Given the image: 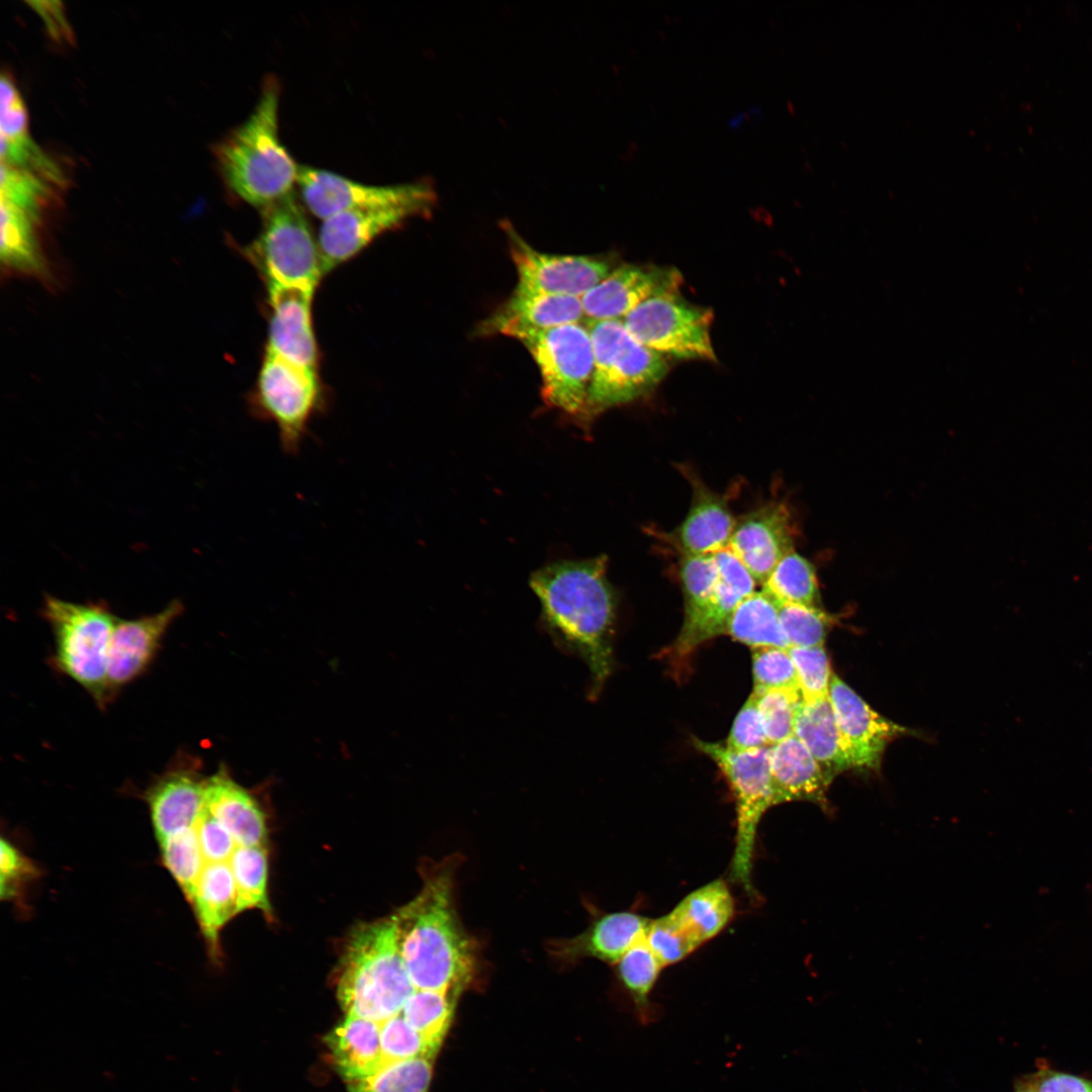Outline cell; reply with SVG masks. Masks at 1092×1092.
<instances>
[{"label": "cell", "mask_w": 1092, "mask_h": 1092, "mask_svg": "<svg viewBox=\"0 0 1092 1092\" xmlns=\"http://www.w3.org/2000/svg\"><path fill=\"white\" fill-rule=\"evenodd\" d=\"M530 585L541 604L543 627L556 645L580 657L597 697L614 665L615 592L607 557L564 560L537 570Z\"/></svg>", "instance_id": "1"}, {"label": "cell", "mask_w": 1092, "mask_h": 1092, "mask_svg": "<svg viewBox=\"0 0 1092 1092\" xmlns=\"http://www.w3.org/2000/svg\"><path fill=\"white\" fill-rule=\"evenodd\" d=\"M456 869L454 856L431 866L420 893L393 914L416 989L459 994L476 972L477 944L460 922L454 902Z\"/></svg>", "instance_id": "2"}, {"label": "cell", "mask_w": 1092, "mask_h": 1092, "mask_svg": "<svg viewBox=\"0 0 1092 1092\" xmlns=\"http://www.w3.org/2000/svg\"><path fill=\"white\" fill-rule=\"evenodd\" d=\"M281 86L266 76L251 114L216 146L214 156L225 186L260 210L291 194L299 166L278 133Z\"/></svg>", "instance_id": "3"}, {"label": "cell", "mask_w": 1092, "mask_h": 1092, "mask_svg": "<svg viewBox=\"0 0 1092 1092\" xmlns=\"http://www.w3.org/2000/svg\"><path fill=\"white\" fill-rule=\"evenodd\" d=\"M415 990L394 915L357 926L346 942L337 977L345 1013L381 1023L399 1014Z\"/></svg>", "instance_id": "4"}, {"label": "cell", "mask_w": 1092, "mask_h": 1092, "mask_svg": "<svg viewBox=\"0 0 1092 1092\" xmlns=\"http://www.w3.org/2000/svg\"><path fill=\"white\" fill-rule=\"evenodd\" d=\"M584 323L594 353L584 416L590 417L646 395L664 378L668 371L665 359L639 343L623 320Z\"/></svg>", "instance_id": "5"}, {"label": "cell", "mask_w": 1092, "mask_h": 1092, "mask_svg": "<svg viewBox=\"0 0 1092 1092\" xmlns=\"http://www.w3.org/2000/svg\"><path fill=\"white\" fill-rule=\"evenodd\" d=\"M41 614L52 627L55 664L77 681L99 706L109 703L107 662L118 621L105 605L78 604L47 595Z\"/></svg>", "instance_id": "6"}, {"label": "cell", "mask_w": 1092, "mask_h": 1092, "mask_svg": "<svg viewBox=\"0 0 1092 1092\" xmlns=\"http://www.w3.org/2000/svg\"><path fill=\"white\" fill-rule=\"evenodd\" d=\"M694 746L708 755L726 778L736 804V835L730 863V880L749 897L756 892L752 869L758 824L774 806L770 782V747L734 751L726 745L693 737Z\"/></svg>", "instance_id": "7"}, {"label": "cell", "mask_w": 1092, "mask_h": 1092, "mask_svg": "<svg viewBox=\"0 0 1092 1092\" xmlns=\"http://www.w3.org/2000/svg\"><path fill=\"white\" fill-rule=\"evenodd\" d=\"M262 229L245 250L267 284L313 291L324 274L315 242L294 192L261 210Z\"/></svg>", "instance_id": "8"}, {"label": "cell", "mask_w": 1092, "mask_h": 1092, "mask_svg": "<svg viewBox=\"0 0 1092 1092\" xmlns=\"http://www.w3.org/2000/svg\"><path fill=\"white\" fill-rule=\"evenodd\" d=\"M584 324L528 331L516 337L539 368L542 396L547 404L581 417L594 369L593 344Z\"/></svg>", "instance_id": "9"}, {"label": "cell", "mask_w": 1092, "mask_h": 1092, "mask_svg": "<svg viewBox=\"0 0 1092 1092\" xmlns=\"http://www.w3.org/2000/svg\"><path fill=\"white\" fill-rule=\"evenodd\" d=\"M316 371L266 352L253 397V412L273 422L283 453L297 455L308 424L321 405Z\"/></svg>", "instance_id": "10"}, {"label": "cell", "mask_w": 1092, "mask_h": 1092, "mask_svg": "<svg viewBox=\"0 0 1092 1092\" xmlns=\"http://www.w3.org/2000/svg\"><path fill=\"white\" fill-rule=\"evenodd\" d=\"M713 311L688 302L679 291L653 296L624 320L643 346L677 359L715 360L711 341Z\"/></svg>", "instance_id": "11"}, {"label": "cell", "mask_w": 1092, "mask_h": 1092, "mask_svg": "<svg viewBox=\"0 0 1092 1092\" xmlns=\"http://www.w3.org/2000/svg\"><path fill=\"white\" fill-rule=\"evenodd\" d=\"M297 185L305 206L323 220L344 210L378 205H412L430 214L437 201L428 181L366 185L310 166H299Z\"/></svg>", "instance_id": "12"}, {"label": "cell", "mask_w": 1092, "mask_h": 1092, "mask_svg": "<svg viewBox=\"0 0 1092 1092\" xmlns=\"http://www.w3.org/2000/svg\"><path fill=\"white\" fill-rule=\"evenodd\" d=\"M503 226L517 269V290L581 297L613 270L607 261L598 258L540 252L509 222Z\"/></svg>", "instance_id": "13"}, {"label": "cell", "mask_w": 1092, "mask_h": 1092, "mask_svg": "<svg viewBox=\"0 0 1092 1092\" xmlns=\"http://www.w3.org/2000/svg\"><path fill=\"white\" fill-rule=\"evenodd\" d=\"M412 205H378L344 210L326 218L318 233L323 273L351 259L380 235L407 219L428 216Z\"/></svg>", "instance_id": "14"}, {"label": "cell", "mask_w": 1092, "mask_h": 1092, "mask_svg": "<svg viewBox=\"0 0 1092 1092\" xmlns=\"http://www.w3.org/2000/svg\"><path fill=\"white\" fill-rule=\"evenodd\" d=\"M828 697L852 767L877 769L887 744L906 729L885 719L832 674Z\"/></svg>", "instance_id": "15"}, {"label": "cell", "mask_w": 1092, "mask_h": 1092, "mask_svg": "<svg viewBox=\"0 0 1092 1092\" xmlns=\"http://www.w3.org/2000/svg\"><path fill=\"white\" fill-rule=\"evenodd\" d=\"M675 268L622 265L581 296L585 321L624 320L647 299L679 291Z\"/></svg>", "instance_id": "16"}, {"label": "cell", "mask_w": 1092, "mask_h": 1092, "mask_svg": "<svg viewBox=\"0 0 1092 1092\" xmlns=\"http://www.w3.org/2000/svg\"><path fill=\"white\" fill-rule=\"evenodd\" d=\"M184 606L173 600L162 611L131 620L118 619L112 633L107 662V695L113 696L151 664L172 623Z\"/></svg>", "instance_id": "17"}, {"label": "cell", "mask_w": 1092, "mask_h": 1092, "mask_svg": "<svg viewBox=\"0 0 1092 1092\" xmlns=\"http://www.w3.org/2000/svg\"><path fill=\"white\" fill-rule=\"evenodd\" d=\"M792 517L783 504H769L749 512L738 521L728 547L763 583L779 561L794 550Z\"/></svg>", "instance_id": "18"}, {"label": "cell", "mask_w": 1092, "mask_h": 1092, "mask_svg": "<svg viewBox=\"0 0 1092 1092\" xmlns=\"http://www.w3.org/2000/svg\"><path fill=\"white\" fill-rule=\"evenodd\" d=\"M271 309L268 353L315 370L317 349L311 325L313 291L267 284Z\"/></svg>", "instance_id": "19"}, {"label": "cell", "mask_w": 1092, "mask_h": 1092, "mask_svg": "<svg viewBox=\"0 0 1092 1092\" xmlns=\"http://www.w3.org/2000/svg\"><path fill=\"white\" fill-rule=\"evenodd\" d=\"M651 919L631 911L599 915L575 936L550 940L548 949L560 962L592 958L616 965L645 937Z\"/></svg>", "instance_id": "20"}, {"label": "cell", "mask_w": 1092, "mask_h": 1092, "mask_svg": "<svg viewBox=\"0 0 1092 1092\" xmlns=\"http://www.w3.org/2000/svg\"><path fill=\"white\" fill-rule=\"evenodd\" d=\"M581 298L568 295L526 292L515 289L510 298L482 325L484 334L515 338L528 331L581 323Z\"/></svg>", "instance_id": "21"}, {"label": "cell", "mask_w": 1092, "mask_h": 1092, "mask_svg": "<svg viewBox=\"0 0 1092 1092\" xmlns=\"http://www.w3.org/2000/svg\"><path fill=\"white\" fill-rule=\"evenodd\" d=\"M204 784L192 768L175 766L149 788L146 800L159 844L182 829L194 827L204 808Z\"/></svg>", "instance_id": "22"}, {"label": "cell", "mask_w": 1092, "mask_h": 1092, "mask_svg": "<svg viewBox=\"0 0 1092 1092\" xmlns=\"http://www.w3.org/2000/svg\"><path fill=\"white\" fill-rule=\"evenodd\" d=\"M774 806L792 801L812 802L827 809L830 783L820 765L795 735L770 747Z\"/></svg>", "instance_id": "23"}, {"label": "cell", "mask_w": 1092, "mask_h": 1092, "mask_svg": "<svg viewBox=\"0 0 1092 1092\" xmlns=\"http://www.w3.org/2000/svg\"><path fill=\"white\" fill-rule=\"evenodd\" d=\"M692 477L693 500L675 531L681 555H714L728 547L736 520L726 499Z\"/></svg>", "instance_id": "24"}, {"label": "cell", "mask_w": 1092, "mask_h": 1092, "mask_svg": "<svg viewBox=\"0 0 1092 1092\" xmlns=\"http://www.w3.org/2000/svg\"><path fill=\"white\" fill-rule=\"evenodd\" d=\"M204 806L233 835L240 846H266L263 811L252 795L224 770L205 780Z\"/></svg>", "instance_id": "25"}, {"label": "cell", "mask_w": 1092, "mask_h": 1092, "mask_svg": "<svg viewBox=\"0 0 1092 1092\" xmlns=\"http://www.w3.org/2000/svg\"><path fill=\"white\" fill-rule=\"evenodd\" d=\"M325 1041L334 1066L347 1083L364 1079L383 1066L379 1022L347 1015Z\"/></svg>", "instance_id": "26"}, {"label": "cell", "mask_w": 1092, "mask_h": 1092, "mask_svg": "<svg viewBox=\"0 0 1092 1092\" xmlns=\"http://www.w3.org/2000/svg\"><path fill=\"white\" fill-rule=\"evenodd\" d=\"M794 735L803 742L831 784L840 772L851 768L829 697L801 701L796 709Z\"/></svg>", "instance_id": "27"}, {"label": "cell", "mask_w": 1092, "mask_h": 1092, "mask_svg": "<svg viewBox=\"0 0 1092 1092\" xmlns=\"http://www.w3.org/2000/svg\"><path fill=\"white\" fill-rule=\"evenodd\" d=\"M189 903L210 949L217 950L220 930L238 914L237 888L230 863H205Z\"/></svg>", "instance_id": "28"}, {"label": "cell", "mask_w": 1092, "mask_h": 1092, "mask_svg": "<svg viewBox=\"0 0 1092 1092\" xmlns=\"http://www.w3.org/2000/svg\"><path fill=\"white\" fill-rule=\"evenodd\" d=\"M744 598L739 590L719 576V583L712 597L695 613L685 617L677 638L663 654L673 665L679 667L703 643L726 634L730 617Z\"/></svg>", "instance_id": "29"}, {"label": "cell", "mask_w": 1092, "mask_h": 1092, "mask_svg": "<svg viewBox=\"0 0 1092 1092\" xmlns=\"http://www.w3.org/2000/svg\"><path fill=\"white\" fill-rule=\"evenodd\" d=\"M670 913L701 946L729 924L735 903L726 882L717 879L688 894Z\"/></svg>", "instance_id": "30"}, {"label": "cell", "mask_w": 1092, "mask_h": 1092, "mask_svg": "<svg viewBox=\"0 0 1092 1092\" xmlns=\"http://www.w3.org/2000/svg\"><path fill=\"white\" fill-rule=\"evenodd\" d=\"M726 634L751 648H789L778 606L762 590L739 602L730 617Z\"/></svg>", "instance_id": "31"}, {"label": "cell", "mask_w": 1092, "mask_h": 1092, "mask_svg": "<svg viewBox=\"0 0 1092 1092\" xmlns=\"http://www.w3.org/2000/svg\"><path fill=\"white\" fill-rule=\"evenodd\" d=\"M618 977L628 992L641 1024L655 1021L657 1011L650 1001L651 992L664 966L653 953L645 937L633 945L616 964Z\"/></svg>", "instance_id": "32"}, {"label": "cell", "mask_w": 1092, "mask_h": 1092, "mask_svg": "<svg viewBox=\"0 0 1092 1092\" xmlns=\"http://www.w3.org/2000/svg\"><path fill=\"white\" fill-rule=\"evenodd\" d=\"M762 592L776 604L817 607L819 588L813 564L795 550L787 553L764 580Z\"/></svg>", "instance_id": "33"}, {"label": "cell", "mask_w": 1092, "mask_h": 1092, "mask_svg": "<svg viewBox=\"0 0 1092 1092\" xmlns=\"http://www.w3.org/2000/svg\"><path fill=\"white\" fill-rule=\"evenodd\" d=\"M229 863L237 888L238 914L249 909H258L270 916L266 846L238 845Z\"/></svg>", "instance_id": "34"}, {"label": "cell", "mask_w": 1092, "mask_h": 1092, "mask_svg": "<svg viewBox=\"0 0 1092 1092\" xmlns=\"http://www.w3.org/2000/svg\"><path fill=\"white\" fill-rule=\"evenodd\" d=\"M432 1073L431 1059L394 1062L364 1079L348 1083V1092H428Z\"/></svg>", "instance_id": "35"}, {"label": "cell", "mask_w": 1092, "mask_h": 1092, "mask_svg": "<svg viewBox=\"0 0 1092 1092\" xmlns=\"http://www.w3.org/2000/svg\"><path fill=\"white\" fill-rule=\"evenodd\" d=\"M456 995L449 991L416 989L400 1014L416 1030L441 1044L452 1019Z\"/></svg>", "instance_id": "36"}, {"label": "cell", "mask_w": 1092, "mask_h": 1092, "mask_svg": "<svg viewBox=\"0 0 1092 1092\" xmlns=\"http://www.w3.org/2000/svg\"><path fill=\"white\" fill-rule=\"evenodd\" d=\"M164 866L191 901L196 883L205 867L194 827L182 829L160 844Z\"/></svg>", "instance_id": "37"}, {"label": "cell", "mask_w": 1092, "mask_h": 1092, "mask_svg": "<svg viewBox=\"0 0 1092 1092\" xmlns=\"http://www.w3.org/2000/svg\"><path fill=\"white\" fill-rule=\"evenodd\" d=\"M383 1066L418 1058L433 1059L440 1043L411 1026L399 1013L380 1023Z\"/></svg>", "instance_id": "38"}, {"label": "cell", "mask_w": 1092, "mask_h": 1092, "mask_svg": "<svg viewBox=\"0 0 1092 1092\" xmlns=\"http://www.w3.org/2000/svg\"><path fill=\"white\" fill-rule=\"evenodd\" d=\"M789 647L822 646L830 617L815 606L776 604Z\"/></svg>", "instance_id": "39"}, {"label": "cell", "mask_w": 1092, "mask_h": 1092, "mask_svg": "<svg viewBox=\"0 0 1092 1092\" xmlns=\"http://www.w3.org/2000/svg\"><path fill=\"white\" fill-rule=\"evenodd\" d=\"M753 692H799L798 677L788 648H751Z\"/></svg>", "instance_id": "40"}, {"label": "cell", "mask_w": 1092, "mask_h": 1092, "mask_svg": "<svg viewBox=\"0 0 1092 1092\" xmlns=\"http://www.w3.org/2000/svg\"><path fill=\"white\" fill-rule=\"evenodd\" d=\"M679 578L688 617L712 597L719 583L714 555H681Z\"/></svg>", "instance_id": "41"}, {"label": "cell", "mask_w": 1092, "mask_h": 1092, "mask_svg": "<svg viewBox=\"0 0 1092 1092\" xmlns=\"http://www.w3.org/2000/svg\"><path fill=\"white\" fill-rule=\"evenodd\" d=\"M788 650L796 668L802 701L810 703L827 698L832 673L823 645L789 647Z\"/></svg>", "instance_id": "42"}, {"label": "cell", "mask_w": 1092, "mask_h": 1092, "mask_svg": "<svg viewBox=\"0 0 1092 1092\" xmlns=\"http://www.w3.org/2000/svg\"><path fill=\"white\" fill-rule=\"evenodd\" d=\"M753 693L757 696L768 744L771 746L793 736L796 709L802 701L801 694L782 690Z\"/></svg>", "instance_id": "43"}, {"label": "cell", "mask_w": 1092, "mask_h": 1092, "mask_svg": "<svg viewBox=\"0 0 1092 1092\" xmlns=\"http://www.w3.org/2000/svg\"><path fill=\"white\" fill-rule=\"evenodd\" d=\"M645 940L664 967L682 961L699 947L670 912L651 919Z\"/></svg>", "instance_id": "44"}, {"label": "cell", "mask_w": 1092, "mask_h": 1092, "mask_svg": "<svg viewBox=\"0 0 1092 1092\" xmlns=\"http://www.w3.org/2000/svg\"><path fill=\"white\" fill-rule=\"evenodd\" d=\"M725 745L734 751H748L768 744L757 696L752 694L736 715Z\"/></svg>", "instance_id": "45"}, {"label": "cell", "mask_w": 1092, "mask_h": 1092, "mask_svg": "<svg viewBox=\"0 0 1092 1092\" xmlns=\"http://www.w3.org/2000/svg\"><path fill=\"white\" fill-rule=\"evenodd\" d=\"M194 828L205 862H229L238 844L230 831L205 806Z\"/></svg>", "instance_id": "46"}, {"label": "cell", "mask_w": 1092, "mask_h": 1092, "mask_svg": "<svg viewBox=\"0 0 1092 1092\" xmlns=\"http://www.w3.org/2000/svg\"><path fill=\"white\" fill-rule=\"evenodd\" d=\"M1 898L10 899L16 896L18 886L33 877L36 872L29 860L24 857L9 841L1 839Z\"/></svg>", "instance_id": "47"}, {"label": "cell", "mask_w": 1092, "mask_h": 1092, "mask_svg": "<svg viewBox=\"0 0 1092 1092\" xmlns=\"http://www.w3.org/2000/svg\"><path fill=\"white\" fill-rule=\"evenodd\" d=\"M719 576L738 589L744 597L755 592L756 581L729 547L714 554Z\"/></svg>", "instance_id": "48"}, {"label": "cell", "mask_w": 1092, "mask_h": 1092, "mask_svg": "<svg viewBox=\"0 0 1092 1092\" xmlns=\"http://www.w3.org/2000/svg\"><path fill=\"white\" fill-rule=\"evenodd\" d=\"M1036 1092H1092V1081L1048 1068L1031 1075Z\"/></svg>", "instance_id": "49"}, {"label": "cell", "mask_w": 1092, "mask_h": 1092, "mask_svg": "<svg viewBox=\"0 0 1092 1092\" xmlns=\"http://www.w3.org/2000/svg\"><path fill=\"white\" fill-rule=\"evenodd\" d=\"M1014 1092H1036L1031 1075L1020 1078L1014 1085Z\"/></svg>", "instance_id": "50"}]
</instances>
